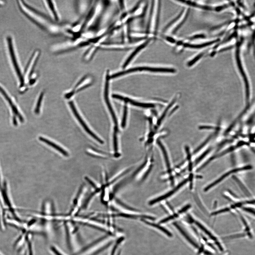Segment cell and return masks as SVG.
<instances>
[{
    "label": "cell",
    "instance_id": "40",
    "mask_svg": "<svg viewBox=\"0 0 255 255\" xmlns=\"http://www.w3.org/2000/svg\"><path fill=\"white\" fill-rule=\"evenodd\" d=\"M121 251H120L119 252H118V254H117V255H120V254H121Z\"/></svg>",
    "mask_w": 255,
    "mask_h": 255
},
{
    "label": "cell",
    "instance_id": "18",
    "mask_svg": "<svg viewBox=\"0 0 255 255\" xmlns=\"http://www.w3.org/2000/svg\"><path fill=\"white\" fill-rule=\"evenodd\" d=\"M98 48L93 45H90V47L86 51L84 55V60L86 62L90 61L95 54Z\"/></svg>",
    "mask_w": 255,
    "mask_h": 255
},
{
    "label": "cell",
    "instance_id": "7",
    "mask_svg": "<svg viewBox=\"0 0 255 255\" xmlns=\"http://www.w3.org/2000/svg\"><path fill=\"white\" fill-rule=\"evenodd\" d=\"M43 4L53 21L59 22L61 16L57 4L53 1H43Z\"/></svg>",
    "mask_w": 255,
    "mask_h": 255
},
{
    "label": "cell",
    "instance_id": "15",
    "mask_svg": "<svg viewBox=\"0 0 255 255\" xmlns=\"http://www.w3.org/2000/svg\"><path fill=\"white\" fill-rule=\"evenodd\" d=\"M157 144L159 145L162 151L163 156H164V158L166 166L168 170V172L170 174H171L172 170L171 169L170 164L169 157H168L166 150L164 145H163L160 140H157Z\"/></svg>",
    "mask_w": 255,
    "mask_h": 255
},
{
    "label": "cell",
    "instance_id": "24",
    "mask_svg": "<svg viewBox=\"0 0 255 255\" xmlns=\"http://www.w3.org/2000/svg\"><path fill=\"white\" fill-rule=\"evenodd\" d=\"M178 214L176 213L174 214V215H173L169 216L167 218L162 219V220L160 221V223L162 224L167 223L170 220H173V219L178 218Z\"/></svg>",
    "mask_w": 255,
    "mask_h": 255
},
{
    "label": "cell",
    "instance_id": "23",
    "mask_svg": "<svg viewBox=\"0 0 255 255\" xmlns=\"http://www.w3.org/2000/svg\"><path fill=\"white\" fill-rule=\"evenodd\" d=\"M175 100L173 101L172 102V103H171L170 104H169V105L168 106L167 108L165 109V110L164 112V113H163V114L161 117H160V118L159 120V121H158L157 122V124L158 125H160V123H161V122L163 121V120L164 119L165 116L166 115V114L167 112L169 110V109L172 106L173 104H174V103Z\"/></svg>",
    "mask_w": 255,
    "mask_h": 255
},
{
    "label": "cell",
    "instance_id": "14",
    "mask_svg": "<svg viewBox=\"0 0 255 255\" xmlns=\"http://www.w3.org/2000/svg\"><path fill=\"white\" fill-rule=\"evenodd\" d=\"M173 225H174L176 228L180 232V233L182 234V235L185 239L191 245H192L195 248H198V244L195 242L193 240L191 237L188 235V233H187L177 223H173Z\"/></svg>",
    "mask_w": 255,
    "mask_h": 255
},
{
    "label": "cell",
    "instance_id": "28",
    "mask_svg": "<svg viewBox=\"0 0 255 255\" xmlns=\"http://www.w3.org/2000/svg\"><path fill=\"white\" fill-rule=\"evenodd\" d=\"M112 243V242H109V243L106 244L105 246H104L103 247H102V248H101L100 249H99V250H98L96 251L95 252H94V253L92 254L91 255H96L98 254L99 253H100V252L102 251H103L104 250V249H105L106 248H108L109 246L111 245Z\"/></svg>",
    "mask_w": 255,
    "mask_h": 255
},
{
    "label": "cell",
    "instance_id": "25",
    "mask_svg": "<svg viewBox=\"0 0 255 255\" xmlns=\"http://www.w3.org/2000/svg\"><path fill=\"white\" fill-rule=\"evenodd\" d=\"M211 149H209L206 150L205 152H204L202 155H200V156L197 159H196L195 162V165H197L201 160H203V158L205 157L206 155L211 151Z\"/></svg>",
    "mask_w": 255,
    "mask_h": 255
},
{
    "label": "cell",
    "instance_id": "35",
    "mask_svg": "<svg viewBox=\"0 0 255 255\" xmlns=\"http://www.w3.org/2000/svg\"><path fill=\"white\" fill-rule=\"evenodd\" d=\"M215 242H216L215 243H216V245L219 248V249H220L221 251H223V248L222 247L220 243H219V242L217 241H215Z\"/></svg>",
    "mask_w": 255,
    "mask_h": 255
},
{
    "label": "cell",
    "instance_id": "9",
    "mask_svg": "<svg viewBox=\"0 0 255 255\" xmlns=\"http://www.w3.org/2000/svg\"><path fill=\"white\" fill-rule=\"evenodd\" d=\"M106 74L105 85V87H104L105 88H104V99H105V100L107 105L108 107L109 110L110 112L112 117H113L114 123L115 124H116V125L117 126V118L113 109V108H112V107L111 105L110 102H109L108 97L109 81V80H110V78H109L110 75H109V70H107L106 71Z\"/></svg>",
    "mask_w": 255,
    "mask_h": 255
},
{
    "label": "cell",
    "instance_id": "32",
    "mask_svg": "<svg viewBox=\"0 0 255 255\" xmlns=\"http://www.w3.org/2000/svg\"><path fill=\"white\" fill-rule=\"evenodd\" d=\"M191 207V205H186L184 207H183L182 209H181L180 210L178 211V213L181 214L184 213L186 212V211H187L188 209H190Z\"/></svg>",
    "mask_w": 255,
    "mask_h": 255
},
{
    "label": "cell",
    "instance_id": "5",
    "mask_svg": "<svg viewBox=\"0 0 255 255\" xmlns=\"http://www.w3.org/2000/svg\"><path fill=\"white\" fill-rule=\"evenodd\" d=\"M7 44H8L9 53L12 59L13 64L14 66L15 69L18 77L20 81V86L22 87L24 85L25 81L23 76H22L21 70L20 68L18 63L16 60V56L14 52L13 47L12 38L9 36L7 38Z\"/></svg>",
    "mask_w": 255,
    "mask_h": 255
},
{
    "label": "cell",
    "instance_id": "27",
    "mask_svg": "<svg viewBox=\"0 0 255 255\" xmlns=\"http://www.w3.org/2000/svg\"><path fill=\"white\" fill-rule=\"evenodd\" d=\"M123 239L124 238H121L118 239V240L117 241L116 244H115L113 250H112L111 255H114L115 253L116 249H117V247H118V245L123 241Z\"/></svg>",
    "mask_w": 255,
    "mask_h": 255
},
{
    "label": "cell",
    "instance_id": "13",
    "mask_svg": "<svg viewBox=\"0 0 255 255\" xmlns=\"http://www.w3.org/2000/svg\"><path fill=\"white\" fill-rule=\"evenodd\" d=\"M113 98L119 99V100H121L125 101L126 103H129L134 106L141 107L143 108H154L155 106L154 104H145L138 103V102L134 101L131 100V99H129L128 98H125L124 97L116 95V94H114L113 95Z\"/></svg>",
    "mask_w": 255,
    "mask_h": 255
},
{
    "label": "cell",
    "instance_id": "22",
    "mask_svg": "<svg viewBox=\"0 0 255 255\" xmlns=\"http://www.w3.org/2000/svg\"><path fill=\"white\" fill-rule=\"evenodd\" d=\"M127 113L128 108L127 107L126 104V105L124 106V107L123 118H122V120L121 123V126L123 128H124L126 126Z\"/></svg>",
    "mask_w": 255,
    "mask_h": 255
},
{
    "label": "cell",
    "instance_id": "10",
    "mask_svg": "<svg viewBox=\"0 0 255 255\" xmlns=\"http://www.w3.org/2000/svg\"><path fill=\"white\" fill-rule=\"evenodd\" d=\"M252 168V167L250 165L246 166L243 167L241 168H235V169L229 171L228 172L226 173L225 174H223L222 176L219 178L218 179L215 181L214 182L211 183V184L209 185L206 187L204 189V191H207L209 189H211V188H213L214 186H215L218 183H220L222 181L225 179V178L229 176V175H231L233 173H235L237 172L242 171L246 170L247 169H250Z\"/></svg>",
    "mask_w": 255,
    "mask_h": 255
},
{
    "label": "cell",
    "instance_id": "21",
    "mask_svg": "<svg viewBox=\"0 0 255 255\" xmlns=\"http://www.w3.org/2000/svg\"><path fill=\"white\" fill-rule=\"evenodd\" d=\"M43 95H44V93H42L40 94L39 98H38L37 105L35 109V113L36 114H38L39 113L40 108L41 105Z\"/></svg>",
    "mask_w": 255,
    "mask_h": 255
},
{
    "label": "cell",
    "instance_id": "37",
    "mask_svg": "<svg viewBox=\"0 0 255 255\" xmlns=\"http://www.w3.org/2000/svg\"><path fill=\"white\" fill-rule=\"evenodd\" d=\"M192 164L191 161L189 162V165H188V170H189V171H192Z\"/></svg>",
    "mask_w": 255,
    "mask_h": 255
},
{
    "label": "cell",
    "instance_id": "33",
    "mask_svg": "<svg viewBox=\"0 0 255 255\" xmlns=\"http://www.w3.org/2000/svg\"><path fill=\"white\" fill-rule=\"evenodd\" d=\"M186 152L187 155V158L188 160H189V162L191 161V155L190 151V149L189 147L188 146H186L185 148Z\"/></svg>",
    "mask_w": 255,
    "mask_h": 255
},
{
    "label": "cell",
    "instance_id": "34",
    "mask_svg": "<svg viewBox=\"0 0 255 255\" xmlns=\"http://www.w3.org/2000/svg\"><path fill=\"white\" fill-rule=\"evenodd\" d=\"M193 175L192 174H191L190 175L189 178H188V180H189L190 181V188L191 189H192V188L193 187V183H192V181H193Z\"/></svg>",
    "mask_w": 255,
    "mask_h": 255
},
{
    "label": "cell",
    "instance_id": "36",
    "mask_svg": "<svg viewBox=\"0 0 255 255\" xmlns=\"http://www.w3.org/2000/svg\"><path fill=\"white\" fill-rule=\"evenodd\" d=\"M90 86V84H88V85H85V86H83V87H81L80 89H78V90H77V91H76V92H78L80 91H81V90H83V89H85L86 88H87V87H88V86Z\"/></svg>",
    "mask_w": 255,
    "mask_h": 255
},
{
    "label": "cell",
    "instance_id": "11",
    "mask_svg": "<svg viewBox=\"0 0 255 255\" xmlns=\"http://www.w3.org/2000/svg\"><path fill=\"white\" fill-rule=\"evenodd\" d=\"M40 55V51L38 50H35L32 53L27 63L25 73H26L29 70V78L32 74L33 71L34 70L35 66L36 65Z\"/></svg>",
    "mask_w": 255,
    "mask_h": 255
},
{
    "label": "cell",
    "instance_id": "31",
    "mask_svg": "<svg viewBox=\"0 0 255 255\" xmlns=\"http://www.w3.org/2000/svg\"><path fill=\"white\" fill-rule=\"evenodd\" d=\"M211 138V137H208V139H206L205 142H204L203 143L202 145H200V146L198 148H197L195 150V151H194V154H196V153H197L199 151H200V150L201 149H202V148L204 146H205V145L207 143L208 141H209V140H210Z\"/></svg>",
    "mask_w": 255,
    "mask_h": 255
},
{
    "label": "cell",
    "instance_id": "2",
    "mask_svg": "<svg viewBox=\"0 0 255 255\" xmlns=\"http://www.w3.org/2000/svg\"><path fill=\"white\" fill-rule=\"evenodd\" d=\"M149 153L145 156L138 167L132 174L131 179L138 184L143 183L147 180L154 166V156L152 154H150V152Z\"/></svg>",
    "mask_w": 255,
    "mask_h": 255
},
{
    "label": "cell",
    "instance_id": "26",
    "mask_svg": "<svg viewBox=\"0 0 255 255\" xmlns=\"http://www.w3.org/2000/svg\"><path fill=\"white\" fill-rule=\"evenodd\" d=\"M230 211V209L229 208H226L221 209V210H219L216 211H214L211 214V216H216L219 214L221 213L228 212V211Z\"/></svg>",
    "mask_w": 255,
    "mask_h": 255
},
{
    "label": "cell",
    "instance_id": "17",
    "mask_svg": "<svg viewBox=\"0 0 255 255\" xmlns=\"http://www.w3.org/2000/svg\"><path fill=\"white\" fill-rule=\"evenodd\" d=\"M141 220L144 223L147 224V225H151L154 227V228L159 230L162 231L163 233L166 234L168 236L170 237V238L173 236L172 234L170 232L167 230V229L163 227L162 226L159 225V224L150 222L145 220L144 219H141Z\"/></svg>",
    "mask_w": 255,
    "mask_h": 255
},
{
    "label": "cell",
    "instance_id": "39",
    "mask_svg": "<svg viewBox=\"0 0 255 255\" xmlns=\"http://www.w3.org/2000/svg\"><path fill=\"white\" fill-rule=\"evenodd\" d=\"M204 253L206 255H213V254L211 252L208 251H204Z\"/></svg>",
    "mask_w": 255,
    "mask_h": 255
},
{
    "label": "cell",
    "instance_id": "6",
    "mask_svg": "<svg viewBox=\"0 0 255 255\" xmlns=\"http://www.w3.org/2000/svg\"><path fill=\"white\" fill-rule=\"evenodd\" d=\"M68 104H69L71 109H72L73 114L75 115V117L78 120L79 123L81 124V126L83 127L86 132H87L90 135L91 137H92L93 138L96 140L97 141L100 143V144H103L104 142L103 140H101L100 138H99V137L97 136L95 134H94L93 132L89 129L87 126L86 125V124L85 122H84L83 119L81 118L80 114H79L73 102L72 101H70L69 102Z\"/></svg>",
    "mask_w": 255,
    "mask_h": 255
},
{
    "label": "cell",
    "instance_id": "19",
    "mask_svg": "<svg viewBox=\"0 0 255 255\" xmlns=\"http://www.w3.org/2000/svg\"><path fill=\"white\" fill-rule=\"evenodd\" d=\"M218 39L212 41L210 42H207L205 43H203L202 44L193 45L188 44H184V46L186 47L190 48H193V49H200V48L205 47L209 46L211 45H212L214 43L218 42Z\"/></svg>",
    "mask_w": 255,
    "mask_h": 255
},
{
    "label": "cell",
    "instance_id": "16",
    "mask_svg": "<svg viewBox=\"0 0 255 255\" xmlns=\"http://www.w3.org/2000/svg\"><path fill=\"white\" fill-rule=\"evenodd\" d=\"M39 140L45 143L49 146H52L57 151L62 153L63 155L66 156H68V154L67 151H66L64 149H63L62 147L58 146V145L54 143L52 141H50L49 140L44 138L42 137H39Z\"/></svg>",
    "mask_w": 255,
    "mask_h": 255
},
{
    "label": "cell",
    "instance_id": "3",
    "mask_svg": "<svg viewBox=\"0 0 255 255\" xmlns=\"http://www.w3.org/2000/svg\"><path fill=\"white\" fill-rule=\"evenodd\" d=\"M146 71L152 72H162V73H174L175 70L174 69L164 68L160 67H151L150 66H139L137 67H132L128 69L125 70L120 72L117 73V76L119 77L128 74L132 73L137 72H142Z\"/></svg>",
    "mask_w": 255,
    "mask_h": 255
},
{
    "label": "cell",
    "instance_id": "4",
    "mask_svg": "<svg viewBox=\"0 0 255 255\" xmlns=\"http://www.w3.org/2000/svg\"><path fill=\"white\" fill-rule=\"evenodd\" d=\"M152 42V40L147 39L134 48L133 51H132L122 64V68L124 70L126 69L127 67L132 64L140 53L148 46Z\"/></svg>",
    "mask_w": 255,
    "mask_h": 255
},
{
    "label": "cell",
    "instance_id": "41",
    "mask_svg": "<svg viewBox=\"0 0 255 255\" xmlns=\"http://www.w3.org/2000/svg\"><path fill=\"white\" fill-rule=\"evenodd\" d=\"M1 178H0V187H1Z\"/></svg>",
    "mask_w": 255,
    "mask_h": 255
},
{
    "label": "cell",
    "instance_id": "29",
    "mask_svg": "<svg viewBox=\"0 0 255 255\" xmlns=\"http://www.w3.org/2000/svg\"><path fill=\"white\" fill-rule=\"evenodd\" d=\"M183 11L182 12H181L180 14L178 15V16L176 18H175L174 20H173L170 23L168 24L167 26L164 28V32H165L166 30L168 29V28H169L170 26H171L173 24H174L175 22L177 21L178 19H179L180 18V17L181 16V15H182L183 14Z\"/></svg>",
    "mask_w": 255,
    "mask_h": 255
},
{
    "label": "cell",
    "instance_id": "38",
    "mask_svg": "<svg viewBox=\"0 0 255 255\" xmlns=\"http://www.w3.org/2000/svg\"><path fill=\"white\" fill-rule=\"evenodd\" d=\"M204 246H201L199 249L198 254H200L201 253H202V252L204 251Z\"/></svg>",
    "mask_w": 255,
    "mask_h": 255
},
{
    "label": "cell",
    "instance_id": "20",
    "mask_svg": "<svg viewBox=\"0 0 255 255\" xmlns=\"http://www.w3.org/2000/svg\"><path fill=\"white\" fill-rule=\"evenodd\" d=\"M195 223L196 225H197L199 228L201 230H202L204 233H205L206 235H207L210 238L212 239V240L216 241H217V239L215 236H214L213 234H211V232L209 231L202 224L197 221H195Z\"/></svg>",
    "mask_w": 255,
    "mask_h": 255
},
{
    "label": "cell",
    "instance_id": "42",
    "mask_svg": "<svg viewBox=\"0 0 255 255\" xmlns=\"http://www.w3.org/2000/svg\"></svg>",
    "mask_w": 255,
    "mask_h": 255
},
{
    "label": "cell",
    "instance_id": "12",
    "mask_svg": "<svg viewBox=\"0 0 255 255\" xmlns=\"http://www.w3.org/2000/svg\"><path fill=\"white\" fill-rule=\"evenodd\" d=\"M0 92H1L2 95L4 96V98L6 99L7 102H8L14 114H15V115L17 116L20 121L22 122V123L23 122H24V118H23L21 115L19 113L16 107L15 106V104L13 103L12 100H11V99L9 97L8 95H7L6 92L5 91L4 89H2L1 86H0Z\"/></svg>",
    "mask_w": 255,
    "mask_h": 255
},
{
    "label": "cell",
    "instance_id": "1",
    "mask_svg": "<svg viewBox=\"0 0 255 255\" xmlns=\"http://www.w3.org/2000/svg\"><path fill=\"white\" fill-rule=\"evenodd\" d=\"M21 2L24 7L29 11V12H25L19 6L20 9L28 18L51 34H59L64 31V28L56 24V22L53 20L50 19L41 12L25 3L24 1H22Z\"/></svg>",
    "mask_w": 255,
    "mask_h": 255
},
{
    "label": "cell",
    "instance_id": "30",
    "mask_svg": "<svg viewBox=\"0 0 255 255\" xmlns=\"http://www.w3.org/2000/svg\"><path fill=\"white\" fill-rule=\"evenodd\" d=\"M203 55V53H201V54L197 56V57L194 58L193 60H191L188 63V65L189 66H191L197 62L198 60H199L200 58L202 57Z\"/></svg>",
    "mask_w": 255,
    "mask_h": 255
},
{
    "label": "cell",
    "instance_id": "8",
    "mask_svg": "<svg viewBox=\"0 0 255 255\" xmlns=\"http://www.w3.org/2000/svg\"><path fill=\"white\" fill-rule=\"evenodd\" d=\"M188 181V178L186 179L180 183L176 187L173 189L172 190L169 191V192L159 197L155 198L149 200L148 204L149 206H153L158 203L160 202V201L165 200L166 199L169 198L175 192H176L181 188H182L183 185H184L187 183Z\"/></svg>",
    "mask_w": 255,
    "mask_h": 255
}]
</instances>
